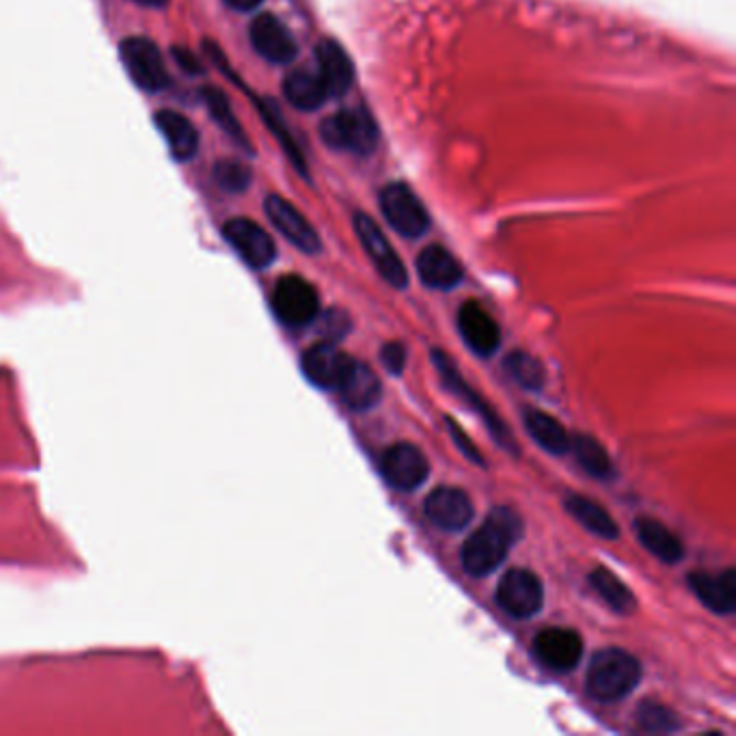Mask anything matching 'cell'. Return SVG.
<instances>
[{"label": "cell", "mask_w": 736, "mask_h": 736, "mask_svg": "<svg viewBox=\"0 0 736 736\" xmlns=\"http://www.w3.org/2000/svg\"><path fill=\"white\" fill-rule=\"evenodd\" d=\"M521 534L523 523L514 509H493L482 527L462 547L464 570L473 577L491 575L506 559L509 547L521 538Z\"/></svg>", "instance_id": "6da1fadb"}, {"label": "cell", "mask_w": 736, "mask_h": 736, "mask_svg": "<svg viewBox=\"0 0 736 736\" xmlns=\"http://www.w3.org/2000/svg\"><path fill=\"white\" fill-rule=\"evenodd\" d=\"M642 679L640 661L620 650H600L588 667V691L599 702H618L638 687Z\"/></svg>", "instance_id": "7a4b0ae2"}, {"label": "cell", "mask_w": 736, "mask_h": 736, "mask_svg": "<svg viewBox=\"0 0 736 736\" xmlns=\"http://www.w3.org/2000/svg\"><path fill=\"white\" fill-rule=\"evenodd\" d=\"M324 143L337 151L369 156L378 145V128L368 111H339L320 126Z\"/></svg>", "instance_id": "3957f363"}, {"label": "cell", "mask_w": 736, "mask_h": 736, "mask_svg": "<svg viewBox=\"0 0 736 736\" xmlns=\"http://www.w3.org/2000/svg\"><path fill=\"white\" fill-rule=\"evenodd\" d=\"M271 305L276 320L290 328H303L320 316L318 292L303 276H281L273 290Z\"/></svg>", "instance_id": "277c9868"}, {"label": "cell", "mask_w": 736, "mask_h": 736, "mask_svg": "<svg viewBox=\"0 0 736 736\" xmlns=\"http://www.w3.org/2000/svg\"><path fill=\"white\" fill-rule=\"evenodd\" d=\"M380 212L385 221L404 238H421L430 228V217L413 188L391 182L380 190Z\"/></svg>", "instance_id": "5b68a950"}, {"label": "cell", "mask_w": 736, "mask_h": 736, "mask_svg": "<svg viewBox=\"0 0 736 736\" xmlns=\"http://www.w3.org/2000/svg\"><path fill=\"white\" fill-rule=\"evenodd\" d=\"M122 63L143 92L160 93L169 85V72L158 46L147 38H128L119 46Z\"/></svg>", "instance_id": "8992f818"}, {"label": "cell", "mask_w": 736, "mask_h": 736, "mask_svg": "<svg viewBox=\"0 0 736 736\" xmlns=\"http://www.w3.org/2000/svg\"><path fill=\"white\" fill-rule=\"evenodd\" d=\"M495 599L507 616L525 620L543 609L545 592L540 579L525 568H512L502 577Z\"/></svg>", "instance_id": "52a82bcc"}, {"label": "cell", "mask_w": 736, "mask_h": 736, "mask_svg": "<svg viewBox=\"0 0 736 736\" xmlns=\"http://www.w3.org/2000/svg\"><path fill=\"white\" fill-rule=\"evenodd\" d=\"M355 231L380 276L396 290H404L409 285V273L382 230L369 219L368 214L359 212L355 214Z\"/></svg>", "instance_id": "ba28073f"}, {"label": "cell", "mask_w": 736, "mask_h": 736, "mask_svg": "<svg viewBox=\"0 0 736 736\" xmlns=\"http://www.w3.org/2000/svg\"><path fill=\"white\" fill-rule=\"evenodd\" d=\"M223 235L240 260L255 271L269 269L276 260L275 240L251 219H231L223 225Z\"/></svg>", "instance_id": "9c48e42d"}, {"label": "cell", "mask_w": 736, "mask_h": 736, "mask_svg": "<svg viewBox=\"0 0 736 736\" xmlns=\"http://www.w3.org/2000/svg\"><path fill=\"white\" fill-rule=\"evenodd\" d=\"M264 210L276 231L283 238H287L296 249H301L303 253H309V255H316L323 251V240H320L318 231L314 230V225L296 210L294 203H290L287 199H283L278 194H269L264 201Z\"/></svg>", "instance_id": "30bf717a"}, {"label": "cell", "mask_w": 736, "mask_h": 736, "mask_svg": "<svg viewBox=\"0 0 736 736\" xmlns=\"http://www.w3.org/2000/svg\"><path fill=\"white\" fill-rule=\"evenodd\" d=\"M380 471L393 488L413 491L425 482L430 464L419 448L411 443H396L382 454Z\"/></svg>", "instance_id": "8fae6325"}, {"label": "cell", "mask_w": 736, "mask_h": 736, "mask_svg": "<svg viewBox=\"0 0 736 736\" xmlns=\"http://www.w3.org/2000/svg\"><path fill=\"white\" fill-rule=\"evenodd\" d=\"M534 654L536 659L553 672H572L581 656H583V642L572 629H545L534 640Z\"/></svg>", "instance_id": "7c38bea8"}, {"label": "cell", "mask_w": 736, "mask_h": 736, "mask_svg": "<svg viewBox=\"0 0 736 736\" xmlns=\"http://www.w3.org/2000/svg\"><path fill=\"white\" fill-rule=\"evenodd\" d=\"M249 35H251V44L255 48V52L275 65H285V63L294 61L298 54V46H296L292 33L273 13H260L251 22Z\"/></svg>", "instance_id": "4fadbf2b"}, {"label": "cell", "mask_w": 736, "mask_h": 736, "mask_svg": "<svg viewBox=\"0 0 736 736\" xmlns=\"http://www.w3.org/2000/svg\"><path fill=\"white\" fill-rule=\"evenodd\" d=\"M423 512L434 527L443 532H459L471 523L473 504L461 488L443 486L428 495Z\"/></svg>", "instance_id": "5bb4252c"}, {"label": "cell", "mask_w": 736, "mask_h": 736, "mask_svg": "<svg viewBox=\"0 0 736 736\" xmlns=\"http://www.w3.org/2000/svg\"><path fill=\"white\" fill-rule=\"evenodd\" d=\"M459 328L466 346L480 357H491L500 350L502 330L495 318L475 301H466L459 312Z\"/></svg>", "instance_id": "9a60e30c"}, {"label": "cell", "mask_w": 736, "mask_h": 736, "mask_svg": "<svg viewBox=\"0 0 736 736\" xmlns=\"http://www.w3.org/2000/svg\"><path fill=\"white\" fill-rule=\"evenodd\" d=\"M353 359H348L335 344L320 341L305 350L303 371L320 389H337L346 369Z\"/></svg>", "instance_id": "2e32d148"}, {"label": "cell", "mask_w": 736, "mask_h": 736, "mask_svg": "<svg viewBox=\"0 0 736 736\" xmlns=\"http://www.w3.org/2000/svg\"><path fill=\"white\" fill-rule=\"evenodd\" d=\"M316 63L324 87L330 97L346 95L355 83V67L344 46L335 40H323L316 46Z\"/></svg>", "instance_id": "e0dca14e"}, {"label": "cell", "mask_w": 736, "mask_h": 736, "mask_svg": "<svg viewBox=\"0 0 736 736\" xmlns=\"http://www.w3.org/2000/svg\"><path fill=\"white\" fill-rule=\"evenodd\" d=\"M335 391H339V396L348 409L368 411L378 404L382 385L368 364L350 361V366L346 369V374Z\"/></svg>", "instance_id": "ac0fdd59"}, {"label": "cell", "mask_w": 736, "mask_h": 736, "mask_svg": "<svg viewBox=\"0 0 736 736\" xmlns=\"http://www.w3.org/2000/svg\"><path fill=\"white\" fill-rule=\"evenodd\" d=\"M417 273L432 290H454L464 276L459 260L441 244H430L419 253Z\"/></svg>", "instance_id": "d6986e66"}, {"label": "cell", "mask_w": 736, "mask_h": 736, "mask_svg": "<svg viewBox=\"0 0 736 736\" xmlns=\"http://www.w3.org/2000/svg\"><path fill=\"white\" fill-rule=\"evenodd\" d=\"M691 590L713 613L730 616L736 609L735 570H726L722 575L708 572H691Z\"/></svg>", "instance_id": "ffe728a7"}, {"label": "cell", "mask_w": 736, "mask_h": 736, "mask_svg": "<svg viewBox=\"0 0 736 736\" xmlns=\"http://www.w3.org/2000/svg\"><path fill=\"white\" fill-rule=\"evenodd\" d=\"M156 128L162 133V137L167 140V147L174 156V160L178 162H188L197 156L199 149V133L197 128L190 124V119H186L182 113L176 111H158L154 115Z\"/></svg>", "instance_id": "44dd1931"}, {"label": "cell", "mask_w": 736, "mask_h": 736, "mask_svg": "<svg viewBox=\"0 0 736 736\" xmlns=\"http://www.w3.org/2000/svg\"><path fill=\"white\" fill-rule=\"evenodd\" d=\"M434 364H437V368H439V374H441V380L452 389V391H456L459 396H462L477 413L482 414L484 417V421L488 423V428H491V432H493V437L497 439V441H502V445H507L509 448V441H512V437L507 434L506 428H504V423L497 419V414H493V411L482 402V398L471 389V387H466V382L462 380L461 374H459V369H456V366L448 359V355H443V353H439V350H434ZM514 443V441H512ZM512 450V448H509Z\"/></svg>", "instance_id": "7402d4cb"}, {"label": "cell", "mask_w": 736, "mask_h": 736, "mask_svg": "<svg viewBox=\"0 0 736 736\" xmlns=\"http://www.w3.org/2000/svg\"><path fill=\"white\" fill-rule=\"evenodd\" d=\"M635 532L645 549L654 557H659L661 561L679 564L685 557L681 538L672 529H667L663 523L642 516L635 521Z\"/></svg>", "instance_id": "603a6c76"}, {"label": "cell", "mask_w": 736, "mask_h": 736, "mask_svg": "<svg viewBox=\"0 0 736 736\" xmlns=\"http://www.w3.org/2000/svg\"><path fill=\"white\" fill-rule=\"evenodd\" d=\"M283 93L287 102L298 111H318L330 97L318 72L294 70L283 81Z\"/></svg>", "instance_id": "cb8c5ba5"}, {"label": "cell", "mask_w": 736, "mask_h": 736, "mask_svg": "<svg viewBox=\"0 0 736 736\" xmlns=\"http://www.w3.org/2000/svg\"><path fill=\"white\" fill-rule=\"evenodd\" d=\"M564 506L568 509V514L581 523L590 534L604 538V540H616L620 536L618 523L607 514L604 507L599 506L592 500H586L581 495H570Z\"/></svg>", "instance_id": "d4e9b609"}, {"label": "cell", "mask_w": 736, "mask_h": 736, "mask_svg": "<svg viewBox=\"0 0 736 736\" xmlns=\"http://www.w3.org/2000/svg\"><path fill=\"white\" fill-rule=\"evenodd\" d=\"M523 419H525V428L532 434V439L549 454L561 456L570 450V434L551 414L543 413V411H527L523 414Z\"/></svg>", "instance_id": "484cf974"}, {"label": "cell", "mask_w": 736, "mask_h": 736, "mask_svg": "<svg viewBox=\"0 0 736 736\" xmlns=\"http://www.w3.org/2000/svg\"><path fill=\"white\" fill-rule=\"evenodd\" d=\"M570 450L575 452V459L579 466L590 473L597 480H609L613 475V466L609 461V454L599 441L590 434H575L570 437Z\"/></svg>", "instance_id": "4316f807"}, {"label": "cell", "mask_w": 736, "mask_h": 736, "mask_svg": "<svg viewBox=\"0 0 736 736\" xmlns=\"http://www.w3.org/2000/svg\"><path fill=\"white\" fill-rule=\"evenodd\" d=\"M201 97H203V102H206V106H208V113H210L212 119L219 124V128H221L228 137L233 138L240 147H244L246 151H253V149H251V143H249V138H246V133L242 130V126L238 124V119H235V115H233V111H231L228 95L221 92V90H217V87H203Z\"/></svg>", "instance_id": "83f0119b"}, {"label": "cell", "mask_w": 736, "mask_h": 736, "mask_svg": "<svg viewBox=\"0 0 736 736\" xmlns=\"http://www.w3.org/2000/svg\"><path fill=\"white\" fill-rule=\"evenodd\" d=\"M590 586L599 592L602 600L618 613L629 616L635 609V597L633 592L607 568H595L590 572Z\"/></svg>", "instance_id": "f1b7e54d"}, {"label": "cell", "mask_w": 736, "mask_h": 736, "mask_svg": "<svg viewBox=\"0 0 736 736\" xmlns=\"http://www.w3.org/2000/svg\"><path fill=\"white\" fill-rule=\"evenodd\" d=\"M507 376L518 382L523 389L527 391H540L545 387V368L543 364L529 355V353H523V350H516L512 355H507L506 364Z\"/></svg>", "instance_id": "f546056e"}, {"label": "cell", "mask_w": 736, "mask_h": 736, "mask_svg": "<svg viewBox=\"0 0 736 736\" xmlns=\"http://www.w3.org/2000/svg\"><path fill=\"white\" fill-rule=\"evenodd\" d=\"M214 180L225 192H244L251 186V171L244 162L223 160L214 167Z\"/></svg>", "instance_id": "4dcf8cb0"}, {"label": "cell", "mask_w": 736, "mask_h": 736, "mask_svg": "<svg viewBox=\"0 0 736 736\" xmlns=\"http://www.w3.org/2000/svg\"><path fill=\"white\" fill-rule=\"evenodd\" d=\"M638 722L644 730L650 733H665V730H674L679 726L676 717L661 704H642L638 711Z\"/></svg>", "instance_id": "1f68e13d"}, {"label": "cell", "mask_w": 736, "mask_h": 736, "mask_svg": "<svg viewBox=\"0 0 736 736\" xmlns=\"http://www.w3.org/2000/svg\"><path fill=\"white\" fill-rule=\"evenodd\" d=\"M318 333L323 335V341L337 344L339 339H344L350 333V318H348V314L339 312V309L324 312L323 320H320V326H318Z\"/></svg>", "instance_id": "d6a6232c"}, {"label": "cell", "mask_w": 736, "mask_h": 736, "mask_svg": "<svg viewBox=\"0 0 736 736\" xmlns=\"http://www.w3.org/2000/svg\"><path fill=\"white\" fill-rule=\"evenodd\" d=\"M380 359H382V366L389 369L393 376H400L404 371V366H407V348L400 341H391L382 348Z\"/></svg>", "instance_id": "836d02e7"}, {"label": "cell", "mask_w": 736, "mask_h": 736, "mask_svg": "<svg viewBox=\"0 0 736 736\" xmlns=\"http://www.w3.org/2000/svg\"><path fill=\"white\" fill-rule=\"evenodd\" d=\"M450 421V430H452V434H454V439L459 441V448L462 450V454L464 456H469L471 459V462H475V464H484V461H482V454L471 445V441L464 437V432H462L461 428L452 421V419H448Z\"/></svg>", "instance_id": "e575fe53"}, {"label": "cell", "mask_w": 736, "mask_h": 736, "mask_svg": "<svg viewBox=\"0 0 736 736\" xmlns=\"http://www.w3.org/2000/svg\"><path fill=\"white\" fill-rule=\"evenodd\" d=\"M174 56H176L178 65L185 70L186 74H201V63L190 50L174 48Z\"/></svg>", "instance_id": "d590c367"}, {"label": "cell", "mask_w": 736, "mask_h": 736, "mask_svg": "<svg viewBox=\"0 0 736 736\" xmlns=\"http://www.w3.org/2000/svg\"><path fill=\"white\" fill-rule=\"evenodd\" d=\"M264 0H225V4L235 9V11H253L262 4Z\"/></svg>", "instance_id": "8d00e7d4"}, {"label": "cell", "mask_w": 736, "mask_h": 736, "mask_svg": "<svg viewBox=\"0 0 736 736\" xmlns=\"http://www.w3.org/2000/svg\"><path fill=\"white\" fill-rule=\"evenodd\" d=\"M140 7H149V9H160V7H167L169 0H135Z\"/></svg>", "instance_id": "74e56055"}]
</instances>
